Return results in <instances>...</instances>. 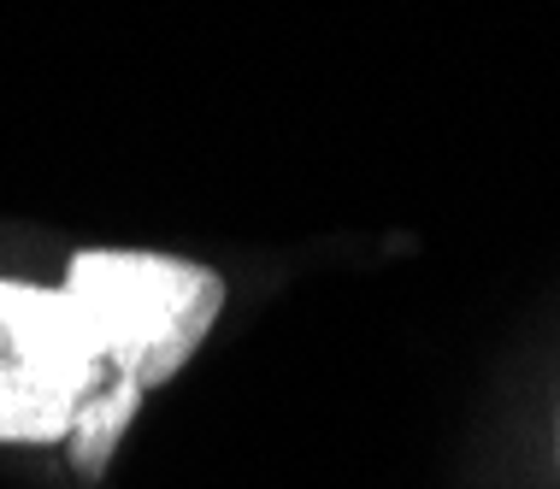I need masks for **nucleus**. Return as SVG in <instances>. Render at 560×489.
I'll use <instances>...</instances> for the list:
<instances>
[{"mask_svg": "<svg viewBox=\"0 0 560 489\" xmlns=\"http://www.w3.org/2000/svg\"><path fill=\"white\" fill-rule=\"evenodd\" d=\"M59 289L95 336L107 372H130L142 389L172 384L224 313V278L213 266L148 248L71 254Z\"/></svg>", "mask_w": 560, "mask_h": 489, "instance_id": "1", "label": "nucleus"}, {"mask_svg": "<svg viewBox=\"0 0 560 489\" xmlns=\"http://www.w3.org/2000/svg\"><path fill=\"white\" fill-rule=\"evenodd\" d=\"M107 377L66 289L0 278V442L54 449Z\"/></svg>", "mask_w": 560, "mask_h": 489, "instance_id": "2", "label": "nucleus"}, {"mask_svg": "<svg viewBox=\"0 0 560 489\" xmlns=\"http://www.w3.org/2000/svg\"><path fill=\"white\" fill-rule=\"evenodd\" d=\"M142 395L148 389L136 384L130 372H107L101 389L78 407V419H71V431H66V461H71L78 478H107L118 442H125L136 412H142Z\"/></svg>", "mask_w": 560, "mask_h": 489, "instance_id": "3", "label": "nucleus"}]
</instances>
